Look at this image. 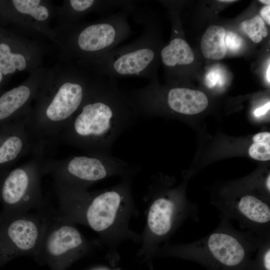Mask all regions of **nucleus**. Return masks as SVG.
I'll return each mask as SVG.
<instances>
[{"instance_id":"obj_1","label":"nucleus","mask_w":270,"mask_h":270,"mask_svg":"<svg viewBox=\"0 0 270 270\" xmlns=\"http://www.w3.org/2000/svg\"><path fill=\"white\" fill-rule=\"evenodd\" d=\"M97 76L75 65L60 62L48 68L28 114L26 129L32 154L45 158L78 110Z\"/></svg>"},{"instance_id":"obj_2","label":"nucleus","mask_w":270,"mask_h":270,"mask_svg":"<svg viewBox=\"0 0 270 270\" xmlns=\"http://www.w3.org/2000/svg\"><path fill=\"white\" fill-rule=\"evenodd\" d=\"M138 118L116 78L97 76L81 107L60 134L58 142L87 154H111L116 140Z\"/></svg>"},{"instance_id":"obj_3","label":"nucleus","mask_w":270,"mask_h":270,"mask_svg":"<svg viewBox=\"0 0 270 270\" xmlns=\"http://www.w3.org/2000/svg\"><path fill=\"white\" fill-rule=\"evenodd\" d=\"M134 11L122 9L94 22L56 26L54 44L59 48L62 62L82 68L115 48L131 34L128 16Z\"/></svg>"},{"instance_id":"obj_4","label":"nucleus","mask_w":270,"mask_h":270,"mask_svg":"<svg viewBox=\"0 0 270 270\" xmlns=\"http://www.w3.org/2000/svg\"><path fill=\"white\" fill-rule=\"evenodd\" d=\"M132 14L136 21L143 26L139 37L96 58L82 69L96 76H137L154 82L158 54L154 22L146 8H136Z\"/></svg>"},{"instance_id":"obj_5","label":"nucleus","mask_w":270,"mask_h":270,"mask_svg":"<svg viewBox=\"0 0 270 270\" xmlns=\"http://www.w3.org/2000/svg\"><path fill=\"white\" fill-rule=\"evenodd\" d=\"M132 168L128 163L112 154H86L58 160H45L42 170L43 174L53 177L55 185L83 188L85 184Z\"/></svg>"},{"instance_id":"obj_6","label":"nucleus","mask_w":270,"mask_h":270,"mask_svg":"<svg viewBox=\"0 0 270 270\" xmlns=\"http://www.w3.org/2000/svg\"><path fill=\"white\" fill-rule=\"evenodd\" d=\"M45 160L32 154L30 160L5 174L0 184V197L10 214L42 209V166Z\"/></svg>"},{"instance_id":"obj_7","label":"nucleus","mask_w":270,"mask_h":270,"mask_svg":"<svg viewBox=\"0 0 270 270\" xmlns=\"http://www.w3.org/2000/svg\"><path fill=\"white\" fill-rule=\"evenodd\" d=\"M84 244L80 232L58 214H49L44 230L34 256L50 270H66L74 254Z\"/></svg>"},{"instance_id":"obj_8","label":"nucleus","mask_w":270,"mask_h":270,"mask_svg":"<svg viewBox=\"0 0 270 270\" xmlns=\"http://www.w3.org/2000/svg\"><path fill=\"white\" fill-rule=\"evenodd\" d=\"M50 213H11L0 230V260L19 256H34L40 242Z\"/></svg>"},{"instance_id":"obj_9","label":"nucleus","mask_w":270,"mask_h":270,"mask_svg":"<svg viewBox=\"0 0 270 270\" xmlns=\"http://www.w3.org/2000/svg\"><path fill=\"white\" fill-rule=\"evenodd\" d=\"M44 50L38 40L0 26V72L6 78L20 72L30 74L41 68Z\"/></svg>"},{"instance_id":"obj_10","label":"nucleus","mask_w":270,"mask_h":270,"mask_svg":"<svg viewBox=\"0 0 270 270\" xmlns=\"http://www.w3.org/2000/svg\"><path fill=\"white\" fill-rule=\"evenodd\" d=\"M18 30L34 36H42L54 44L56 35L50 24L56 19V8L50 0H10Z\"/></svg>"},{"instance_id":"obj_11","label":"nucleus","mask_w":270,"mask_h":270,"mask_svg":"<svg viewBox=\"0 0 270 270\" xmlns=\"http://www.w3.org/2000/svg\"><path fill=\"white\" fill-rule=\"evenodd\" d=\"M48 68L42 66L21 84L0 95V128L28 114Z\"/></svg>"},{"instance_id":"obj_12","label":"nucleus","mask_w":270,"mask_h":270,"mask_svg":"<svg viewBox=\"0 0 270 270\" xmlns=\"http://www.w3.org/2000/svg\"><path fill=\"white\" fill-rule=\"evenodd\" d=\"M29 113L0 128V169L32 154L33 145L26 129Z\"/></svg>"},{"instance_id":"obj_13","label":"nucleus","mask_w":270,"mask_h":270,"mask_svg":"<svg viewBox=\"0 0 270 270\" xmlns=\"http://www.w3.org/2000/svg\"><path fill=\"white\" fill-rule=\"evenodd\" d=\"M132 0H68L56 6V19L58 26H67L80 22L85 16L95 12L107 15L116 9H133Z\"/></svg>"},{"instance_id":"obj_14","label":"nucleus","mask_w":270,"mask_h":270,"mask_svg":"<svg viewBox=\"0 0 270 270\" xmlns=\"http://www.w3.org/2000/svg\"><path fill=\"white\" fill-rule=\"evenodd\" d=\"M221 264L228 267L240 264L246 256L243 241L232 233L216 231L206 238L203 248Z\"/></svg>"},{"instance_id":"obj_15","label":"nucleus","mask_w":270,"mask_h":270,"mask_svg":"<svg viewBox=\"0 0 270 270\" xmlns=\"http://www.w3.org/2000/svg\"><path fill=\"white\" fill-rule=\"evenodd\" d=\"M119 191L104 192L94 196L90 202L86 212L88 224L94 230L102 232L114 222L122 200Z\"/></svg>"},{"instance_id":"obj_16","label":"nucleus","mask_w":270,"mask_h":270,"mask_svg":"<svg viewBox=\"0 0 270 270\" xmlns=\"http://www.w3.org/2000/svg\"><path fill=\"white\" fill-rule=\"evenodd\" d=\"M166 102L170 110L182 114H198L208 106V98L202 92L180 87L168 89Z\"/></svg>"},{"instance_id":"obj_17","label":"nucleus","mask_w":270,"mask_h":270,"mask_svg":"<svg viewBox=\"0 0 270 270\" xmlns=\"http://www.w3.org/2000/svg\"><path fill=\"white\" fill-rule=\"evenodd\" d=\"M175 208V204L172 200L163 197L152 203L149 210L148 222L154 234L162 236L170 232Z\"/></svg>"},{"instance_id":"obj_18","label":"nucleus","mask_w":270,"mask_h":270,"mask_svg":"<svg viewBox=\"0 0 270 270\" xmlns=\"http://www.w3.org/2000/svg\"><path fill=\"white\" fill-rule=\"evenodd\" d=\"M234 208L238 216L248 222L258 225L270 223V206L254 196H244Z\"/></svg>"},{"instance_id":"obj_19","label":"nucleus","mask_w":270,"mask_h":270,"mask_svg":"<svg viewBox=\"0 0 270 270\" xmlns=\"http://www.w3.org/2000/svg\"><path fill=\"white\" fill-rule=\"evenodd\" d=\"M162 62L168 68H174L192 63L194 56L188 44L182 38L175 37L160 52Z\"/></svg>"},{"instance_id":"obj_20","label":"nucleus","mask_w":270,"mask_h":270,"mask_svg":"<svg viewBox=\"0 0 270 270\" xmlns=\"http://www.w3.org/2000/svg\"><path fill=\"white\" fill-rule=\"evenodd\" d=\"M225 34L224 28L220 26H210L206 29L200 41L201 50L206 58L219 60L224 57L226 52Z\"/></svg>"},{"instance_id":"obj_21","label":"nucleus","mask_w":270,"mask_h":270,"mask_svg":"<svg viewBox=\"0 0 270 270\" xmlns=\"http://www.w3.org/2000/svg\"><path fill=\"white\" fill-rule=\"evenodd\" d=\"M254 143L248 149L249 155L254 159L267 161L270 160V133L268 132L256 134Z\"/></svg>"},{"instance_id":"obj_22","label":"nucleus","mask_w":270,"mask_h":270,"mask_svg":"<svg viewBox=\"0 0 270 270\" xmlns=\"http://www.w3.org/2000/svg\"><path fill=\"white\" fill-rule=\"evenodd\" d=\"M242 30L254 42L262 41L268 36V30L264 20L258 15L251 19L243 21L241 24Z\"/></svg>"},{"instance_id":"obj_23","label":"nucleus","mask_w":270,"mask_h":270,"mask_svg":"<svg viewBox=\"0 0 270 270\" xmlns=\"http://www.w3.org/2000/svg\"><path fill=\"white\" fill-rule=\"evenodd\" d=\"M224 43L226 48H228L230 50L236 52L240 48L243 40L237 34L228 31L225 34Z\"/></svg>"},{"instance_id":"obj_24","label":"nucleus","mask_w":270,"mask_h":270,"mask_svg":"<svg viewBox=\"0 0 270 270\" xmlns=\"http://www.w3.org/2000/svg\"><path fill=\"white\" fill-rule=\"evenodd\" d=\"M206 82L210 88L214 86L217 83L220 84L222 83L220 74L216 70H210L206 76Z\"/></svg>"},{"instance_id":"obj_25","label":"nucleus","mask_w":270,"mask_h":270,"mask_svg":"<svg viewBox=\"0 0 270 270\" xmlns=\"http://www.w3.org/2000/svg\"><path fill=\"white\" fill-rule=\"evenodd\" d=\"M261 18L264 20L268 25L270 24V6L267 5L263 7L260 11Z\"/></svg>"},{"instance_id":"obj_26","label":"nucleus","mask_w":270,"mask_h":270,"mask_svg":"<svg viewBox=\"0 0 270 270\" xmlns=\"http://www.w3.org/2000/svg\"><path fill=\"white\" fill-rule=\"evenodd\" d=\"M266 248L262 257L263 264L266 270H270V249L269 246Z\"/></svg>"},{"instance_id":"obj_27","label":"nucleus","mask_w":270,"mask_h":270,"mask_svg":"<svg viewBox=\"0 0 270 270\" xmlns=\"http://www.w3.org/2000/svg\"><path fill=\"white\" fill-rule=\"evenodd\" d=\"M270 103L268 102L265 105L256 108L254 111V114L258 117L264 114L270 110Z\"/></svg>"},{"instance_id":"obj_28","label":"nucleus","mask_w":270,"mask_h":270,"mask_svg":"<svg viewBox=\"0 0 270 270\" xmlns=\"http://www.w3.org/2000/svg\"><path fill=\"white\" fill-rule=\"evenodd\" d=\"M6 77L0 72V89L2 86L5 82Z\"/></svg>"},{"instance_id":"obj_29","label":"nucleus","mask_w":270,"mask_h":270,"mask_svg":"<svg viewBox=\"0 0 270 270\" xmlns=\"http://www.w3.org/2000/svg\"><path fill=\"white\" fill-rule=\"evenodd\" d=\"M266 186L268 192L270 191V175L269 174L267 177L266 180Z\"/></svg>"},{"instance_id":"obj_30","label":"nucleus","mask_w":270,"mask_h":270,"mask_svg":"<svg viewBox=\"0 0 270 270\" xmlns=\"http://www.w3.org/2000/svg\"><path fill=\"white\" fill-rule=\"evenodd\" d=\"M270 66L268 64V66L266 71V79L268 82L270 84Z\"/></svg>"},{"instance_id":"obj_31","label":"nucleus","mask_w":270,"mask_h":270,"mask_svg":"<svg viewBox=\"0 0 270 270\" xmlns=\"http://www.w3.org/2000/svg\"><path fill=\"white\" fill-rule=\"evenodd\" d=\"M236 0H218V2H236Z\"/></svg>"},{"instance_id":"obj_32","label":"nucleus","mask_w":270,"mask_h":270,"mask_svg":"<svg viewBox=\"0 0 270 270\" xmlns=\"http://www.w3.org/2000/svg\"><path fill=\"white\" fill-rule=\"evenodd\" d=\"M260 2H262V3H264V4H268L270 5V1L268 0H260Z\"/></svg>"}]
</instances>
